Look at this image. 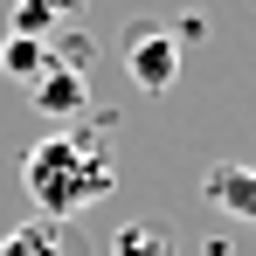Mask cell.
<instances>
[{"mask_svg": "<svg viewBox=\"0 0 256 256\" xmlns=\"http://www.w3.org/2000/svg\"><path fill=\"white\" fill-rule=\"evenodd\" d=\"M21 187H28L35 214H48V222H76L84 208H97L118 187L104 132H48V138H35L28 160H21Z\"/></svg>", "mask_w": 256, "mask_h": 256, "instance_id": "1", "label": "cell"}, {"mask_svg": "<svg viewBox=\"0 0 256 256\" xmlns=\"http://www.w3.org/2000/svg\"><path fill=\"white\" fill-rule=\"evenodd\" d=\"M118 56H125L132 84L146 90V97L173 90V76H180V35H173V21H132L125 35H118Z\"/></svg>", "mask_w": 256, "mask_h": 256, "instance_id": "2", "label": "cell"}, {"mask_svg": "<svg viewBox=\"0 0 256 256\" xmlns=\"http://www.w3.org/2000/svg\"><path fill=\"white\" fill-rule=\"evenodd\" d=\"M0 256H90L84 228L76 222H48V214H28L21 228L0 236Z\"/></svg>", "mask_w": 256, "mask_h": 256, "instance_id": "3", "label": "cell"}, {"mask_svg": "<svg viewBox=\"0 0 256 256\" xmlns=\"http://www.w3.org/2000/svg\"><path fill=\"white\" fill-rule=\"evenodd\" d=\"M201 201L222 214H236V222H256V166H228V160H214L201 173Z\"/></svg>", "mask_w": 256, "mask_h": 256, "instance_id": "4", "label": "cell"}, {"mask_svg": "<svg viewBox=\"0 0 256 256\" xmlns=\"http://www.w3.org/2000/svg\"><path fill=\"white\" fill-rule=\"evenodd\" d=\"M28 104H35V111H48V118H70V111H84V104H90V84H84V70H70V62L56 56V62H48L42 76L28 84Z\"/></svg>", "mask_w": 256, "mask_h": 256, "instance_id": "5", "label": "cell"}, {"mask_svg": "<svg viewBox=\"0 0 256 256\" xmlns=\"http://www.w3.org/2000/svg\"><path fill=\"white\" fill-rule=\"evenodd\" d=\"M48 62H56V42H42V35H7L0 42V70L21 76V84H35Z\"/></svg>", "mask_w": 256, "mask_h": 256, "instance_id": "6", "label": "cell"}, {"mask_svg": "<svg viewBox=\"0 0 256 256\" xmlns=\"http://www.w3.org/2000/svg\"><path fill=\"white\" fill-rule=\"evenodd\" d=\"M111 256H173V228L152 222V214H138V222H125L111 236Z\"/></svg>", "mask_w": 256, "mask_h": 256, "instance_id": "7", "label": "cell"}, {"mask_svg": "<svg viewBox=\"0 0 256 256\" xmlns=\"http://www.w3.org/2000/svg\"><path fill=\"white\" fill-rule=\"evenodd\" d=\"M76 7H84V0H21L7 35H42V42H48V35H56V21H70Z\"/></svg>", "mask_w": 256, "mask_h": 256, "instance_id": "8", "label": "cell"}]
</instances>
